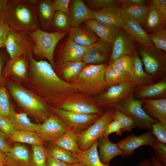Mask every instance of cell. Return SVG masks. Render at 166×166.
Returning <instances> with one entry per match:
<instances>
[{
  "instance_id": "cell-1",
  "label": "cell",
  "mask_w": 166,
  "mask_h": 166,
  "mask_svg": "<svg viewBox=\"0 0 166 166\" xmlns=\"http://www.w3.org/2000/svg\"><path fill=\"white\" fill-rule=\"evenodd\" d=\"M28 75L22 85L43 100L57 108L77 91L73 85L61 79L46 61H37L32 51L28 53Z\"/></svg>"
},
{
  "instance_id": "cell-2",
  "label": "cell",
  "mask_w": 166,
  "mask_h": 166,
  "mask_svg": "<svg viewBox=\"0 0 166 166\" xmlns=\"http://www.w3.org/2000/svg\"><path fill=\"white\" fill-rule=\"evenodd\" d=\"M4 84L18 105L36 121L43 122L54 114L53 107L21 83L7 78Z\"/></svg>"
},
{
  "instance_id": "cell-3",
  "label": "cell",
  "mask_w": 166,
  "mask_h": 166,
  "mask_svg": "<svg viewBox=\"0 0 166 166\" xmlns=\"http://www.w3.org/2000/svg\"><path fill=\"white\" fill-rule=\"evenodd\" d=\"M6 21L10 29L26 33L40 28L34 0H8Z\"/></svg>"
},
{
  "instance_id": "cell-4",
  "label": "cell",
  "mask_w": 166,
  "mask_h": 166,
  "mask_svg": "<svg viewBox=\"0 0 166 166\" xmlns=\"http://www.w3.org/2000/svg\"><path fill=\"white\" fill-rule=\"evenodd\" d=\"M107 68L103 63L86 66L72 83L77 91L100 94L108 87L105 78Z\"/></svg>"
},
{
  "instance_id": "cell-5",
  "label": "cell",
  "mask_w": 166,
  "mask_h": 166,
  "mask_svg": "<svg viewBox=\"0 0 166 166\" xmlns=\"http://www.w3.org/2000/svg\"><path fill=\"white\" fill-rule=\"evenodd\" d=\"M28 33L33 43V54L45 58L54 67L53 55L55 47L66 33L61 31L48 32L39 28Z\"/></svg>"
},
{
  "instance_id": "cell-6",
  "label": "cell",
  "mask_w": 166,
  "mask_h": 166,
  "mask_svg": "<svg viewBox=\"0 0 166 166\" xmlns=\"http://www.w3.org/2000/svg\"><path fill=\"white\" fill-rule=\"evenodd\" d=\"M114 107L130 117L136 127L140 129L152 130V125L159 121L146 113L142 107L141 100L135 97L133 93Z\"/></svg>"
},
{
  "instance_id": "cell-7",
  "label": "cell",
  "mask_w": 166,
  "mask_h": 166,
  "mask_svg": "<svg viewBox=\"0 0 166 166\" xmlns=\"http://www.w3.org/2000/svg\"><path fill=\"white\" fill-rule=\"evenodd\" d=\"M115 110L113 107L107 110L85 130L76 133L78 147L81 151L89 148L103 133L108 125L113 120Z\"/></svg>"
},
{
  "instance_id": "cell-8",
  "label": "cell",
  "mask_w": 166,
  "mask_h": 166,
  "mask_svg": "<svg viewBox=\"0 0 166 166\" xmlns=\"http://www.w3.org/2000/svg\"><path fill=\"white\" fill-rule=\"evenodd\" d=\"M136 86L134 82L127 81L110 86L105 92L100 94L97 105L108 109L114 107L132 93Z\"/></svg>"
},
{
  "instance_id": "cell-9",
  "label": "cell",
  "mask_w": 166,
  "mask_h": 166,
  "mask_svg": "<svg viewBox=\"0 0 166 166\" xmlns=\"http://www.w3.org/2000/svg\"><path fill=\"white\" fill-rule=\"evenodd\" d=\"M141 46L139 53L146 73L153 78L160 76L165 70V54L154 46Z\"/></svg>"
},
{
  "instance_id": "cell-10",
  "label": "cell",
  "mask_w": 166,
  "mask_h": 166,
  "mask_svg": "<svg viewBox=\"0 0 166 166\" xmlns=\"http://www.w3.org/2000/svg\"><path fill=\"white\" fill-rule=\"evenodd\" d=\"M54 113L77 133L89 127L102 114H84L70 111L60 108H53Z\"/></svg>"
},
{
  "instance_id": "cell-11",
  "label": "cell",
  "mask_w": 166,
  "mask_h": 166,
  "mask_svg": "<svg viewBox=\"0 0 166 166\" xmlns=\"http://www.w3.org/2000/svg\"><path fill=\"white\" fill-rule=\"evenodd\" d=\"M33 45V41L28 33L11 29L6 40L5 48L10 59H12L32 51Z\"/></svg>"
},
{
  "instance_id": "cell-12",
  "label": "cell",
  "mask_w": 166,
  "mask_h": 166,
  "mask_svg": "<svg viewBox=\"0 0 166 166\" xmlns=\"http://www.w3.org/2000/svg\"><path fill=\"white\" fill-rule=\"evenodd\" d=\"M56 114H53L41 124L36 132L45 142L53 143L71 129Z\"/></svg>"
},
{
  "instance_id": "cell-13",
  "label": "cell",
  "mask_w": 166,
  "mask_h": 166,
  "mask_svg": "<svg viewBox=\"0 0 166 166\" xmlns=\"http://www.w3.org/2000/svg\"><path fill=\"white\" fill-rule=\"evenodd\" d=\"M28 53L10 59L8 61L2 72L3 83L6 79L11 77L14 78V80L20 83L26 80L29 71Z\"/></svg>"
},
{
  "instance_id": "cell-14",
  "label": "cell",
  "mask_w": 166,
  "mask_h": 166,
  "mask_svg": "<svg viewBox=\"0 0 166 166\" xmlns=\"http://www.w3.org/2000/svg\"><path fill=\"white\" fill-rule=\"evenodd\" d=\"M155 138L152 130H149L138 136L130 134L117 143L122 152L121 156L127 157L132 155L136 149L142 146H151Z\"/></svg>"
},
{
  "instance_id": "cell-15",
  "label": "cell",
  "mask_w": 166,
  "mask_h": 166,
  "mask_svg": "<svg viewBox=\"0 0 166 166\" xmlns=\"http://www.w3.org/2000/svg\"><path fill=\"white\" fill-rule=\"evenodd\" d=\"M123 16V21L121 27L123 29L129 37L141 46H153V44L148 35L140 25L135 20Z\"/></svg>"
},
{
  "instance_id": "cell-16",
  "label": "cell",
  "mask_w": 166,
  "mask_h": 166,
  "mask_svg": "<svg viewBox=\"0 0 166 166\" xmlns=\"http://www.w3.org/2000/svg\"><path fill=\"white\" fill-rule=\"evenodd\" d=\"M6 164L10 166H32L31 155L27 148L15 143L6 154Z\"/></svg>"
},
{
  "instance_id": "cell-17",
  "label": "cell",
  "mask_w": 166,
  "mask_h": 166,
  "mask_svg": "<svg viewBox=\"0 0 166 166\" xmlns=\"http://www.w3.org/2000/svg\"><path fill=\"white\" fill-rule=\"evenodd\" d=\"M133 94L136 98L156 99L164 98L166 96V80L164 78L156 83L135 87Z\"/></svg>"
},
{
  "instance_id": "cell-18",
  "label": "cell",
  "mask_w": 166,
  "mask_h": 166,
  "mask_svg": "<svg viewBox=\"0 0 166 166\" xmlns=\"http://www.w3.org/2000/svg\"><path fill=\"white\" fill-rule=\"evenodd\" d=\"M92 19L102 24L118 28L121 27L123 17L120 8L116 6L94 11Z\"/></svg>"
},
{
  "instance_id": "cell-19",
  "label": "cell",
  "mask_w": 166,
  "mask_h": 166,
  "mask_svg": "<svg viewBox=\"0 0 166 166\" xmlns=\"http://www.w3.org/2000/svg\"><path fill=\"white\" fill-rule=\"evenodd\" d=\"M108 137L102 135L97 140L99 156L101 162L105 164H109L112 159L122 154L117 143L112 142Z\"/></svg>"
},
{
  "instance_id": "cell-20",
  "label": "cell",
  "mask_w": 166,
  "mask_h": 166,
  "mask_svg": "<svg viewBox=\"0 0 166 166\" xmlns=\"http://www.w3.org/2000/svg\"><path fill=\"white\" fill-rule=\"evenodd\" d=\"M142 107L150 117L166 122V98L141 99Z\"/></svg>"
},
{
  "instance_id": "cell-21",
  "label": "cell",
  "mask_w": 166,
  "mask_h": 166,
  "mask_svg": "<svg viewBox=\"0 0 166 166\" xmlns=\"http://www.w3.org/2000/svg\"><path fill=\"white\" fill-rule=\"evenodd\" d=\"M110 50L108 43L101 41L93 44L83 58L85 64H101L107 58Z\"/></svg>"
},
{
  "instance_id": "cell-22",
  "label": "cell",
  "mask_w": 166,
  "mask_h": 166,
  "mask_svg": "<svg viewBox=\"0 0 166 166\" xmlns=\"http://www.w3.org/2000/svg\"><path fill=\"white\" fill-rule=\"evenodd\" d=\"M84 22L87 27L94 32L101 41L107 43L113 42L118 32L117 27L102 24L93 19Z\"/></svg>"
},
{
  "instance_id": "cell-23",
  "label": "cell",
  "mask_w": 166,
  "mask_h": 166,
  "mask_svg": "<svg viewBox=\"0 0 166 166\" xmlns=\"http://www.w3.org/2000/svg\"><path fill=\"white\" fill-rule=\"evenodd\" d=\"M58 107L84 114H102L104 113L103 109L97 105L81 101L66 100Z\"/></svg>"
},
{
  "instance_id": "cell-24",
  "label": "cell",
  "mask_w": 166,
  "mask_h": 166,
  "mask_svg": "<svg viewBox=\"0 0 166 166\" xmlns=\"http://www.w3.org/2000/svg\"><path fill=\"white\" fill-rule=\"evenodd\" d=\"M40 28L44 31L50 24L55 12L52 1L47 0H34Z\"/></svg>"
},
{
  "instance_id": "cell-25",
  "label": "cell",
  "mask_w": 166,
  "mask_h": 166,
  "mask_svg": "<svg viewBox=\"0 0 166 166\" xmlns=\"http://www.w3.org/2000/svg\"><path fill=\"white\" fill-rule=\"evenodd\" d=\"M110 58V63L120 57L130 55L133 52L134 48L129 39L121 33L117 32L113 42Z\"/></svg>"
},
{
  "instance_id": "cell-26",
  "label": "cell",
  "mask_w": 166,
  "mask_h": 166,
  "mask_svg": "<svg viewBox=\"0 0 166 166\" xmlns=\"http://www.w3.org/2000/svg\"><path fill=\"white\" fill-rule=\"evenodd\" d=\"M70 25L77 27L81 23L92 19L94 10L88 8L81 0H74L72 3Z\"/></svg>"
},
{
  "instance_id": "cell-27",
  "label": "cell",
  "mask_w": 166,
  "mask_h": 166,
  "mask_svg": "<svg viewBox=\"0 0 166 166\" xmlns=\"http://www.w3.org/2000/svg\"><path fill=\"white\" fill-rule=\"evenodd\" d=\"M93 45L88 47L83 46L76 43L69 38L63 51L62 61L65 62L81 61L86 53Z\"/></svg>"
},
{
  "instance_id": "cell-28",
  "label": "cell",
  "mask_w": 166,
  "mask_h": 166,
  "mask_svg": "<svg viewBox=\"0 0 166 166\" xmlns=\"http://www.w3.org/2000/svg\"><path fill=\"white\" fill-rule=\"evenodd\" d=\"M16 131H26L36 132L39 124L31 122L26 113H17L12 105L8 118Z\"/></svg>"
},
{
  "instance_id": "cell-29",
  "label": "cell",
  "mask_w": 166,
  "mask_h": 166,
  "mask_svg": "<svg viewBox=\"0 0 166 166\" xmlns=\"http://www.w3.org/2000/svg\"><path fill=\"white\" fill-rule=\"evenodd\" d=\"M120 9L123 15L135 20L140 25L143 24L146 21L149 9L144 4H123Z\"/></svg>"
},
{
  "instance_id": "cell-30",
  "label": "cell",
  "mask_w": 166,
  "mask_h": 166,
  "mask_svg": "<svg viewBox=\"0 0 166 166\" xmlns=\"http://www.w3.org/2000/svg\"><path fill=\"white\" fill-rule=\"evenodd\" d=\"M74 155L79 162L84 163L87 166H112L104 164L101 161L98 151L97 140L88 149L79 154L74 153Z\"/></svg>"
},
{
  "instance_id": "cell-31",
  "label": "cell",
  "mask_w": 166,
  "mask_h": 166,
  "mask_svg": "<svg viewBox=\"0 0 166 166\" xmlns=\"http://www.w3.org/2000/svg\"><path fill=\"white\" fill-rule=\"evenodd\" d=\"M134 81L137 86L152 84L153 78L147 74L143 69V63L139 54L135 53L132 57Z\"/></svg>"
},
{
  "instance_id": "cell-32",
  "label": "cell",
  "mask_w": 166,
  "mask_h": 166,
  "mask_svg": "<svg viewBox=\"0 0 166 166\" xmlns=\"http://www.w3.org/2000/svg\"><path fill=\"white\" fill-rule=\"evenodd\" d=\"M76 130L72 128L52 143L64 149L76 154L80 153V150L77 145Z\"/></svg>"
},
{
  "instance_id": "cell-33",
  "label": "cell",
  "mask_w": 166,
  "mask_h": 166,
  "mask_svg": "<svg viewBox=\"0 0 166 166\" xmlns=\"http://www.w3.org/2000/svg\"><path fill=\"white\" fill-rule=\"evenodd\" d=\"M69 38L77 44L84 47L90 46L96 43L97 38L86 30L77 27L70 31Z\"/></svg>"
},
{
  "instance_id": "cell-34",
  "label": "cell",
  "mask_w": 166,
  "mask_h": 166,
  "mask_svg": "<svg viewBox=\"0 0 166 166\" xmlns=\"http://www.w3.org/2000/svg\"><path fill=\"white\" fill-rule=\"evenodd\" d=\"M9 138L11 142L27 143L31 145L45 144L36 132L32 131L16 130Z\"/></svg>"
},
{
  "instance_id": "cell-35",
  "label": "cell",
  "mask_w": 166,
  "mask_h": 166,
  "mask_svg": "<svg viewBox=\"0 0 166 166\" xmlns=\"http://www.w3.org/2000/svg\"><path fill=\"white\" fill-rule=\"evenodd\" d=\"M105 78L108 87L127 81L135 82L132 77L129 74L109 67H107L105 72Z\"/></svg>"
},
{
  "instance_id": "cell-36",
  "label": "cell",
  "mask_w": 166,
  "mask_h": 166,
  "mask_svg": "<svg viewBox=\"0 0 166 166\" xmlns=\"http://www.w3.org/2000/svg\"><path fill=\"white\" fill-rule=\"evenodd\" d=\"M47 153L52 156L68 164L79 162L74 153L60 147L52 143L46 148Z\"/></svg>"
},
{
  "instance_id": "cell-37",
  "label": "cell",
  "mask_w": 166,
  "mask_h": 166,
  "mask_svg": "<svg viewBox=\"0 0 166 166\" xmlns=\"http://www.w3.org/2000/svg\"><path fill=\"white\" fill-rule=\"evenodd\" d=\"M133 66L132 57L130 55H125L111 63L108 67L122 71L129 74L134 81Z\"/></svg>"
},
{
  "instance_id": "cell-38",
  "label": "cell",
  "mask_w": 166,
  "mask_h": 166,
  "mask_svg": "<svg viewBox=\"0 0 166 166\" xmlns=\"http://www.w3.org/2000/svg\"><path fill=\"white\" fill-rule=\"evenodd\" d=\"M44 144L32 145V166H46L47 153Z\"/></svg>"
},
{
  "instance_id": "cell-39",
  "label": "cell",
  "mask_w": 166,
  "mask_h": 166,
  "mask_svg": "<svg viewBox=\"0 0 166 166\" xmlns=\"http://www.w3.org/2000/svg\"><path fill=\"white\" fill-rule=\"evenodd\" d=\"M112 118L113 120H116L120 123L123 132L130 131L136 127L135 123L130 117L115 108Z\"/></svg>"
},
{
  "instance_id": "cell-40",
  "label": "cell",
  "mask_w": 166,
  "mask_h": 166,
  "mask_svg": "<svg viewBox=\"0 0 166 166\" xmlns=\"http://www.w3.org/2000/svg\"><path fill=\"white\" fill-rule=\"evenodd\" d=\"M6 88L3 84L0 86V117L8 119L12 105Z\"/></svg>"
},
{
  "instance_id": "cell-41",
  "label": "cell",
  "mask_w": 166,
  "mask_h": 166,
  "mask_svg": "<svg viewBox=\"0 0 166 166\" xmlns=\"http://www.w3.org/2000/svg\"><path fill=\"white\" fill-rule=\"evenodd\" d=\"M62 73L65 79H70L77 76L86 66V64L81 61L67 62Z\"/></svg>"
},
{
  "instance_id": "cell-42",
  "label": "cell",
  "mask_w": 166,
  "mask_h": 166,
  "mask_svg": "<svg viewBox=\"0 0 166 166\" xmlns=\"http://www.w3.org/2000/svg\"><path fill=\"white\" fill-rule=\"evenodd\" d=\"M148 35L157 49L166 51V31L164 29H157Z\"/></svg>"
},
{
  "instance_id": "cell-43",
  "label": "cell",
  "mask_w": 166,
  "mask_h": 166,
  "mask_svg": "<svg viewBox=\"0 0 166 166\" xmlns=\"http://www.w3.org/2000/svg\"><path fill=\"white\" fill-rule=\"evenodd\" d=\"M51 24L57 30H65L70 25V17L68 14L62 12L56 11L50 25Z\"/></svg>"
},
{
  "instance_id": "cell-44",
  "label": "cell",
  "mask_w": 166,
  "mask_h": 166,
  "mask_svg": "<svg viewBox=\"0 0 166 166\" xmlns=\"http://www.w3.org/2000/svg\"><path fill=\"white\" fill-rule=\"evenodd\" d=\"M151 146L153 149L156 157L164 166H166V143L161 142L155 137Z\"/></svg>"
},
{
  "instance_id": "cell-45",
  "label": "cell",
  "mask_w": 166,
  "mask_h": 166,
  "mask_svg": "<svg viewBox=\"0 0 166 166\" xmlns=\"http://www.w3.org/2000/svg\"><path fill=\"white\" fill-rule=\"evenodd\" d=\"M146 21L147 26L150 29L156 28L162 23L157 9L151 4Z\"/></svg>"
},
{
  "instance_id": "cell-46",
  "label": "cell",
  "mask_w": 166,
  "mask_h": 166,
  "mask_svg": "<svg viewBox=\"0 0 166 166\" xmlns=\"http://www.w3.org/2000/svg\"><path fill=\"white\" fill-rule=\"evenodd\" d=\"M152 131L158 139L166 143V122L159 121L155 123L152 126Z\"/></svg>"
},
{
  "instance_id": "cell-47",
  "label": "cell",
  "mask_w": 166,
  "mask_h": 166,
  "mask_svg": "<svg viewBox=\"0 0 166 166\" xmlns=\"http://www.w3.org/2000/svg\"><path fill=\"white\" fill-rule=\"evenodd\" d=\"M92 7L101 10L118 6L117 1L113 0H89L87 1Z\"/></svg>"
},
{
  "instance_id": "cell-48",
  "label": "cell",
  "mask_w": 166,
  "mask_h": 166,
  "mask_svg": "<svg viewBox=\"0 0 166 166\" xmlns=\"http://www.w3.org/2000/svg\"><path fill=\"white\" fill-rule=\"evenodd\" d=\"M115 132L118 135H121L123 133L122 127L117 121L113 120L106 128L102 135L108 137L111 134Z\"/></svg>"
},
{
  "instance_id": "cell-49",
  "label": "cell",
  "mask_w": 166,
  "mask_h": 166,
  "mask_svg": "<svg viewBox=\"0 0 166 166\" xmlns=\"http://www.w3.org/2000/svg\"><path fill=\"white\" fill-rule=\"evenodd\" d=\"M0 130L8 137L13 135L15 131L8 119L1 117H0Z\"/></svg>"
},
{
  "instance_id": "cell-50",
  "label": "cell",
  "mask_w": 166,
  "mask_h": 166,
  "mask_svg": "<svg viewBox=\"0 0 166 166\" xmlns=\"http://www.w3.org/2000/svg\"><path fill=\"white\" fill-rule=\"evenodd\" d=\"M69 0H54L52 1L53 5L55 11L62 12L68 15H70L69 6Z\"/></svg>"
},
{
  "instance_id": "cell-51",
  "label": "cell",
  "mask_w": 166,
  "mask_h": 166,
  "mask_svg": "<svg viewBox=\"0 0 166 166\" xmlns=\"http://www.w3.org/2000/svg\"><path fill=\"white\" fill-rule=\"evenodd\" d=\"M10 29L6 20L0 22V49L5 48L6 40Z\"/></svg>"
},
{
  "instance_id": "cell-52",
  "label": "cell",
  "mask_w": 166,
  "mask_h": 166,
  "mask_svg": "<svg viewBox=\"0 0 166 166\" xmlns=\"http://www.w3.org/2000/svg\"><path fill=\"white\" fill-rule=\"evenodd\" d=\"M9 8L8 0H0V22L6 20Z\"/></svg>"
},
{
  "instance_id": "cell-53",
  "label": "cell",
  "mask_w": 166,
  "mask_h": 166,
  "mask_svg": "<svg viewBox=\"0 0 166 166\" xmlns=\"http://www.w3.org/2000/svg\"><path fill=\"white\" fill-rule=\"evenodd\" d=\"M7 136L0 130V150L6 154L11 148L7 143Z\"/></svg>"
},
{
  "instance_id": "cell-54",
  "label": "cell",
  "mask_w": 166,
  "mask_h": 166,
  "mask_svg": "<svg viewBox=\"0 0 166 166\" xmlns=\"http://www.w3.org/2000/svg\"><path fill=\"white\" fill-rule=\"evenodd\" d=\"M68 164L56 159L47 153L46 166H68Z\"/></svg>"
},
{
  "instance_id": "cell-55",
  "label": "cell",
  "mask_w": 166,
  "mask_h": 166,
  "mask_svg": "<svg viewBox=\"0 0 166 166\" xmlns=\"http://www.w3.org/2000/svg\"><path fill=\"white\" fill-rule=\"evenodd\" d=\"M156 9L163 22L165 21L166 18V0H165L160 6Z\"/></svg>"
},
{
  "instance_id": "cell-56",
  "label": "cell",
  "mask_w": 166,
  "mask_h": 166,
  "mask_svg": "<svg viewBox=\"0 0 166 166\" xmlns=\"http://www.w3.org/2000/svg\"><path fill=\"white\" fill-rule=\"evenodd\" d=\"M123 4L142 5L145 2L144 0H118Z\"/></svg>"
},
{
  "instance_id": "cell-57",
  "label": "cell",
  "mask_w": 166,
  "mask_h": 166,
  "mask_svg": "<svg viewBox=\"0 0 166 166\" xmlns=\"http://www.w3.org/2000/svg\"><path fill=\"white\" fill-rule=\"evenodd\" d=\"M4 63V57L3 54L0 52V86L3 84L2 74Z\"/></svg>"
},
{
  "instance_id": "cell-58",
  "label": "cell",
  "mask_w": 166,
  "mask_h": 166,
  "mask_svg": "<svg viewBox=\"0 0 166 166\" xmlns=\"http://www.w3.org/2000/svg\"><path fill=\"white\" fill-rule=\"evenodd\" d=\"M150 159L152 166H164L153 154H151Z\"/></svg>"
},
{
  "instance_id": "cell-59",
  "label": "cell",
  "mask_w": 166,
  "mask_h": 166,
  "mask_svg": "<svg viewBox=\"0 0 166 166\" xmlns=\"http://www.w3.org/2000/svg\"><path fill=\"white\" fill-rule=\"evenodd\" d=\"M136 166H152L150 158L140 162Z\"/></svg>"
},
{
  "instance_id": "cell-60",
  "label": "cell",
  "mask_w": 166,
  "mask_h": 166,
  "mask_svg": "<svg viewBox=\"0 0 166 166\" xmlns=\"http://www.w3.org/2000/svg\"><path fill=\"white\" fill-rule=\"evenodd\" d=\"M165 0H153L151 2V4L157 8L160 6Z\"/></svg>"
},
{
  "instance_id": "cell-61",
  "label": "cell",
  "mask_w": 166,
  "mask_h": 166,
  "mask_svg": "<svg viewBox=\"0 0 166 166\" xmlns=\"http://www.w3.org/2000/svg\"><path fill=\"white\" fill-rule=\"evenodd\" d=\"M6 153L0 150V165L6 164Z\"/></svg>"
},
{
  "instance_id": "cell-62",
  "label": "cell",
  "mask_w": 166,
  "mask_h": 166,
  "mask_svg": "<svg viewBox=\"0 0 166 166\" xmlns=\"http://www.w3.org/2000/svg\"><path fill=\"white\" fill-rule=\"evenodd\" d=\"M68 166H87L84 163L80 162H77L72 164H68Z\"/></svg>"
},
{
  "instance_id": "cell-63",
  "label": "cell",
  "mask_w": 166,
  "mask_h": 166,
  "mask_svg": "<svg viewBox=\"0 0 166 166\" xmlns=\"http://www.w3.org/2000/svg\"><path fill=\"white\" fill-rule=\"evenodd\" d=\"M0 166H9L6 164H4V165H0Z\"/></svg>"
}]
</instances>
